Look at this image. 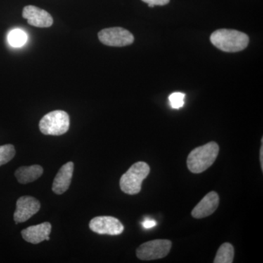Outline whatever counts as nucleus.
Instances as JSON below:
<instances>
[{"label": "nucleus", "instance_id": "nucleus-1", "mask_svg": "<svg viewBox=\"0 0 263 263\" xmlns=\"http://www.w3.org/2000/svg\"><path fill=\"white\" fill-rule=\"evenodd\" d=\"M211 42L221 51L238 52L248 46L249 39L245 33L233 29H218L212 33Z\"/></svg>", "mask_w": 263, "mask_h": 263}, {"label": "nucleus", "instance_id": "nucleus-2", "mask_svg": "<svg viewBox=\"0 0 263 263\" xmlns=\"http://www.w3.org/2000/svg\"><path fill=\"white\" fill-rule=\"evenodd\" d=\"M219 152V147L215 142L197 147L188 156V169L193 174L204 172L214 163Z\"/></svg>", "mask_w": 263, "mask_h": 263}, {"label": "nucleus", "instance_id": "nucleus-3", "mask_svg": "<svg viewBox=\"0 0 263 263\" xmlns=\"http://www.w3.org/2000/svg\"><path fill=\"white\" fill-rule=\"evenodd\" d=\"M150 173V167L144 162H138L129 167L120 179V188L127 195H137L141 192V185Z\"/></svg>", "mask_w": 263, "mask_h": 263}, {"label": "nucleus", "instance_id": "nucleus-4", "mask_svg": "<svg viewBox=\"0 0 263 263\" xmlns=\"http://www.w3.org/2000/svg\"><path fill=\"white\" fill-rule=\"evenodd\" d=\"M40 130L46 136H62L70 128V117L63 110L50 112L42 118Z\"/></svg>", "mask_w": 263, "mask_h": 263}, {"label": "nucleus", "instance_id": "nucleus-5", "mask_svg": "<svg viewBox=\"0 0 263 263\" xmlns=\"http://www.w3.org/2000/svg\"><path fill=\"white\" fill-rule=\"evenodd\" d=\"M172 247L169 240H154L143 243L137 249L136 255L141 260H155L163 258L168 254Z\"/></svg>", "mask_w": 263, "mask_h": 263}, {"label": "nucleus", "instance_id": "nucleus-6", "mask_svg": "<svg viewBox=\"0 0 263 263\" xmlns=\"http://www.w3.org/2000/svg\"><path fill=\"white\" fill-rule=\"evenodd\" d=\"M98 37L103 44L114 47L129 46L134 42L133 34L122 27L104 29L98 33Z\"/></svg>", "mask_w": 263, "mask_h": 263}, {"label": "nucleus", "instance_id": "nucleus-7", "mask_svg": "<svg viewBox=\"0 0 263 263\" xmlns=\"http://www.w3.org/2000/svg\"><path fill=\"white\" fill-rule=\"evenodd\" d=\"M89 228L98 234L118 235L124 231V226L113 216H97L91 219Z\"/></svg>", "mask_w": 263, "mask_h": 263}, {"label": "nucleus", "instance_id": "nucleus-8", "mask_svg": "<svg viewBox=\"0 0 263 263\" xmlns=\"http://www.w3.org/2000/svg\"><path fill=\"white\" fill-rule=\"evenodd\" d=\"M41 209V203L37 199L31 196H23L17 200L14 220L16 224L28 220Z\"/></svg>", "mask_w": 263, "mask_h": 263}, {"label": "nucleus", "instance_id": "nucleus-9", "mask_svg": "<svg viewBox=\"0 0 263 263\" xmlns=\"http://www.w3.org/2000/svg\"><path fill=\"white\" fill-rule=\"evenodd\" d=\"M22 15L24 18L27 19L29 25L36 27H50L53 23L50 13L33 5L24 7Z\"/></svg>", "mask_w": 263, "mask_h": 263}, {"label": "nucleus", "instance_id": "nucleus-10", "mask_svg": "<svg viewBox=\"0 0 263 263\" xmlns=\"http://www.w3.org/2000/svg\"><path fill=\"white\" fill-rule=\"evenodd\" d=\"M219 204V197L216 192L207 194L200 202L194 208L192 216L195 219H202L212 215L217 209Z\"/></svg>", "mask_w": 263, "mask_h": 263}, {"label": "nucleus", "instance_id": "nucleus-11", "mask_svg": "<svg viewBox=\"0 0 263 263\" xmlns=\"http://www.w3.org/2000/svg\"><path fill=\"white\" fill-rule=\"evenodd\" d=\"M51 231V224L49 222H43L37 226H33L22 231V237L26 241L33 245H38L44 240H49Z\"/></svg>", "mask_w": 263, "mask_h": 263}, {"label": "nucleus", "instance_id": "nucleus-12", "mask_svg": "<svg viewBox=\"0 0 263 263\" xmlns=\"http://www.w3.org/2000/svg\"><path fill=\"white\" fill-rule=\"evenodd\" d=\"M73 162H69L64 164L59 171L53 180L52 190L57 195H62L70 187L72 175H73Z\"/></svg>", "mask_w": 263, "mask_h": 263}, {"label": "nucleus", "instance_id": "nucleus-13", "mask_svg": "<svg viewBox=\"0 0 263 263\" xmlns=\"http://www.w3.org/2000/svg\"><path fill=\"white\" fill-rule=\"evenodd\" d=\"M43 174V167L38 164H34L28 167L23 166L19 167L15 171V176L19 183L22 184H27L39 179Z\"/></svg>", "mask_w": 263, "mask_h": 263}, {"label": "nucleus", "instance_id": "nucleus-14", "mask_svg": "<svg viewBox=\"0 0 263 263\" xmlns=\"http://www.w3.org/2000/svg\"><path fill=\"white\" fill-rule=\"evenodd\" d=\"M234 258V248L229 243H224L218 249L214 263H232Z\"/></svg>", "mask_w": 263, "mask_h": 263}, {"label": "nucleus", "instance_id": "nucleus-15", "mask_svg": "<svg viewBox=\"0 0 263 263\" xmlns=\"http://www.w3.org/2000/svg\"><path fill=\"white\" fill-rule=\"evenodd\" d=\"M8 40L10 46L13 47H22L27 42V35L22 29H16L8 34Z\"/></svg>", "mask_w": 263, "mask_h": 263}, {"label": "nucleus", "instance_id": "nucleus-16", "mask_svg": "<svg viewBox=\"0 0 263 263\" xmlns=\"http://www.w3.org/2000/svg\"><path fill=\"white\" fill-rule=\"evenodd\" d=\"M14 146L11 144L0 146V166L9 162L15 157Z\"/></svg>", "mask_w": 263, "mask_h": 263}, {"label": "nucleus", "instance_id": "nucleus-17", "mask_svg": "<svg viewBox=\"0 0 263 263\" xmlns=\"http://www.w3.org/2000/svg\"><path fill=\"white\" fill-rule=\"evenodd\" d=\"M185 94L181 92H174L169 96V102L171 106L174 109L182 108L184 105Z\"/></svg>", "mask_w": 263, "mask_h": 263}, {"label": "nucleus", "instance_id": "nucleus-18", "mask_svg": "<svg viewBox=\"0 0 263 263\" xmlns=\"http://www.w3.org/2000/svg\"><path fill=\"white\" fill-rule=\"evenodd\" d=\"M148 5L150 8H154L155 5H165L168 4L170 0H142Z\"/></svg>", "mask_w": 263, "mask_h": 263}, {"label": "nucleus", "instance_id": "nucleus-19", "mask_svg": "<svg viewBox=\"0 0 263 263\" xmlns=\"http://www.w3.org/2000/svg\"><path fill=\"white\" fill-rule=\"evenodd\" d=\"M142 224H143V227L145 229L148 230L157 226V221H156L155 219H146L143 221Z\"/></svg>", "mask_w": 263, "mask_h": 263}, {"label": "nucleus", "instance_id": "nucleus-20", "mask_svg": "<svg viewBox=\"0 0 263 263\" xmlns=\"http://www.w3.org/2000/svg\"><path fill=\"white\" fill-rule=\"evenodd\" d=\"M259 160H260L261 168L263 171V139H262V146H261L260 153H259Z\"/></svg>", "mask_w": 263, "mask_h": 263}]
</instances>
